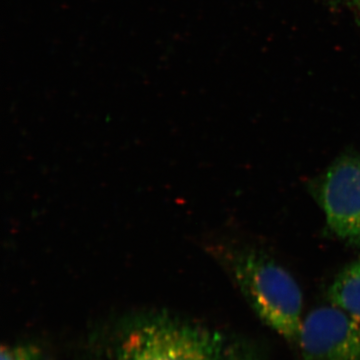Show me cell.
Listing matches in <instances>:
<instances>
[{"mask_svg": "<svg viewBox=\"0 0 360 360\" xmlns=\"http://www.w3.org/2000/svg\"><path fill=\"white\" fill-rule=\"evenodd\" d=\"M297 345L302 360H360V328L335 305L303 319Z\"/></svg>", "mask_w": 360, "mask_h": 360, "instance_id": "277c9868", "label": "cell"}, {"mask_svg": "<svg viewBox=\"0 0 360 360\" xmlns=\"http://www.w3.org/2000/svg\"><path fill=\"white\" fill-rule=\"evenodd\" d=\"M312 193L328 231L349 245L360 246V155L340 156L314 180Z\"/></svg>", "mask_w": 360, "mask_h": 360, "instance_id": "3957f363", "label": "cell"}, {"mask_svg": "<svg viewBox=\"0 0 360 360\" xmlns=\"http://www.w3.org/2000/svg\"><path fill=\"white\" fill-rule=\"evenodd\" d=\"M222 259L258 317L284 340L296 343L303 321V296L295 277L255 248H231Z\"/></svg>", "mask_w": 360, "mask_h": 360, "instance_id": "7a4b0ae2", "label": "cell"}, {"mask_svg": "<svg viewBox=\"0 0 360 360\" xmlns=\"http://www.w3.org/2000/svg\"><path fill=\"white\" fill-rule=\"evenodd\" d=\"M1 360H51L46 350L32 341L23 340L2 345Z\"/></svg>", "mask_w": 360, "mask_h": 360, "instance_id": "8992f818", "label": "cell"}, {"mask_svg": "<svg viewBox=\"0 0 360 360\" xmlns=\"http://www.w3.org/2000/svg\"><path fill=\"white\" fill-rule=\"evenodd\" d=\"M348 1L352 4L354 11H356L357 16H359L360 20V0H348Z\"/></svg>", "mask_w": 360, "mask_h": 360, "instance_id": "52a82bcc", "label": "cell"}, {"mask_svg": "<svg viewBox=\"0 0 360 360\" xmlns=\"http://www.w3.org/2000/svg\"><path fill=\"white\" fill-rule=\"evenodd\" d=\"M330 2H335V4H338V2H340L341 0H329Z\"/></svg>", "mask_w": 360, "mask_h": 360, "instance_id": "ba28073f", "label": "cell"}, {"mask_svg": "<svg viewBox=\"0 0 360 360\" xmlns=\"http://www.w3.org/2000/svg\"><path fill=\"white\" fill-rule=\"evenodd\" d=\"M331 304L345 311L360 328V258L336 276L328 290Z\"/></svg>", "mask_w": 360, "mask_h": 360, "instance_id": "5b68a950", "label": "cell"}, {"mask_svg": "<svg viewBox=\"0 0 360 360\" xmlns=\"http://www.w3.org/2000/svg\"><path fill=\"white\" fill-rule=\"evenodd\" d=\"M86 345L89 360H262L238 336L160 309L104 321L90 333Z\"/></svg>", "mask_w": 360, "mask_h": 360, "instance_id": "6da1fadb", "label": "cell"}]
</instances>
